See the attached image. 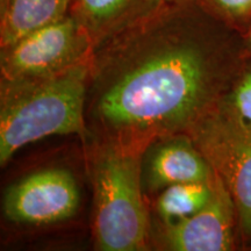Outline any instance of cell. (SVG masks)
Masks as SVG:
<instances>
[{
  "label": "cell",
  "instance_id": "obj_1",
  "mask_svg": "<svg viewBox=\"0 0 251 251\" xmlns=\"http://www.w3.org/2000/svg\"><path fill=\"white\" fill-rule=\"evenodd\" d=\"M193 0H164L152 13L103 41L113 71L97 114L124 134L174 130L205 102L208 64L194 28Z\"/></svg>",
  "mask_w": 251,
  "mask_h": 251
},
{
  "label": "cell",
  "instance_id": "obj_2",
  "mask_svg": "<svg viewBox=\"0 0 251 251\" xmlns=\"http://www.w3.org/2000/svg\"><path fill=\"white\" fill-rule=\"evenodd\" d=\"M85 61L51 74L5 80L0 105L1 165L27 144L52 135L84 136Z\"/></svg>",
  "mask_w": 251,
  "mask_h": 251
},
{
  "label": "cell",
  "instance_id": "obj_3",
  "mask_svg": "<svg viewBox=\"0 0 251 251\" xmlns=\"http://www.w3.org/2000/svg\"><path fill=\"white\" fill-rule=\"evenodd\" d=\"M93 230L103 251H137L147 247L149 219L141 190V163L135 151L111 148L94 172Z\"/></svg>",
  "mask_w": 251,
  "mask_h": 251
},
{
  "label": "cell",
  "instance_id": "obj_4",
  "mask_svg": "<svg viewBox=\"0 0 251 251\" xmlns=\"http://www.w3.org/2000/svg\"><path fill=\"white\" fill-rule=\"evenodd\" d=\"M94 43L83 25L69 13L2 49L5 80L51 74L85 61Z\"/></svg>",
  "mask_w": 251,
  "mask_h": 251
},
{
  "label": "cell",
  "instance_id": "obj_5",
  "mask_svg": "<svg viewBox=\"0 0 251 251\" xmlns=\"http://www.w3.org/2000/svg\"><path fill=\"white\" fill-rule=\"evenodd\" d=\"M205 158L226 179L241 227L251 236V131L240 117L218 115L197 130Z\"/></svg>",
  "mask_w": 251,
  "mask_h": 251
},
{
  "label": "cell",
  "instance_id": "obj_6",
  "mask_svg": "<svg viewBox=\"0 0 251 251\" xmlns=\"http://www.w3.org/2000/svg\"><path fill=\"white\" fill-rule=\"evenodd\" d=\"M78 203L79 192L70 172L48 169L28 176L9 188L4 213L18 224L47 225L71 218Z\"/></svg>",
  "mask_w": 251,
  "mask_h": 251
},
{
  "label": "cell",
  "instance_id": "obj_7",
  "mask_svg": "<svg viewBox=\"0 0 251 251\" xmlns=\"http://www.w3.org/2000/svg\"><path fill=\"white\" fill-rule=\"evenodd\" d=\"M233 199L216 176L208 203L181 221L165 225L164 240L175 251H224L233 247Z\"/></svg>",
  "mask_w": 251,
  "mask_h": 251
},
{
  "label": "cell",
  "instance_id": "obj_8",
  "mask_svg": "<svg viewBox=\"0 0 251 251\" xmlns=\"http://www.w3.org/2000/svg\"><path fill=\"white\" fill-rule=\"evenodd\" d=\"M164 0H71L70 13L98 46L152 13Z\"/></svg>",
  "mask_w": 251,
  "mask_h": 251
},
{
  "label": "cell",
  "instance_id": "obj_9",
  "mask_svg": "<svg viewBox=\"0 0 251 251\" xmlns=\"http://www.w3.org/2000/svg\"><path fill=\"white\" fill-rule=\"evenodd\" d=\"M147 172V181L151 190H164L175 184L211 181L215 178L205 156L184 139L159 146L150 158Z\"/></svg>",
  "mask_w": 251,
  "mask_h": 251
},
{
  "label": "cell",
  "instance_id": "obj_10",
  "mask_svg": "<svg viewBox=\"0 0 251 251\" xmlns=\"http://www.w3.org/2000/svg\"><path fill=\"white\" fill-rule=\"evenodd\" d=\"M71 0H2L1 49L70 13Z\"/></svg>",
  "mask_w": 251,
  "mask_h": 251
},
{
  "label": "cell",
  "instance_id": "obj_11",
  "mask_svg": "<svg viewBox=\"0 0 251 251\" xmlns=\"http://www.w3.org/2000/svg\"><path fill=\"white\" fill-rule=\"evenodd\" d=\"M214 183L215 178L211 181L175 184L165 187L156 205L157 212L164 224L181 221L202 209L211 200Z\"/></svg>",
  "mask_w": 251,
  "mask_h": 251
},
{
  "label": "cell",
  "instance_id": "obj_12",
  "mask_svg": "<svg viewBox=\"0 0 251 251\" xmlns=\"http://www.w3.org/2000/svg\"><path fill=\"white\" fill-rule=\"evenodd\" d=\"M234 105L238 117L251 125V72L243 78L235 91Z\"/></svg>",
  "mask_w": 251,
  "mask_h": 251
},
{
  "label": "cell",
  "instance_id": "obj_13",
  "mask_svg": "<svg viewBox=\"0 0 251 251\" xmlns=\"http://www.w3.org/2000/svg\"><path fill=\"white\" fill-rule=\"evenodd\" d=\"M220 12L234 19H246L251 15V0H206Z\"/></svg>",
  "mask_w": 251,
  "mask_h": 251
},
{
  "label": "cell",
  "instance_id": "obj_14",
  "mask_svg": "<svg viewBox=\"0 0 251 251\" xmlns=\"http://www.w3.org/2000/svg\"><path fill=\"white\" fill-rule=\"evenodd\" d=\"M250 42H251V33H250Z\"/></svg>",
  "mask_w": 251,
  "mask_h": 251
}]
</instances>
